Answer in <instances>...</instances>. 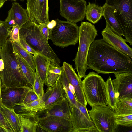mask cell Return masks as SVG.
<instances>
[{
  "instance_id": "5bb4252c",
  "label": "cell",
  "mask_w": 132,
  "mask_h": 132,
  "mask_svg": "<svg viewBox=\"0 0 132 132\" xmlns=\"http://www.w3.org/2000/svg\"><path fill=\"white\" fill-rule=\"evenodd\" d=\"M116 79L112 80L116 98H132V73H114Z\"/></svg>"
},
{
  "instance_id": "7a4b0ae2",
  "label": "cell",
  "mask_w": 132,
  "mask_h": 132,
  "mask_svg": "<svg viewBox=\"0 0 132 132\" xmlns=\"http://www.w3.org/2000/svg\"><path fill=\"white\" fill-rule=\"evenodd\" d=\"M0 58L4 62L3 71L0 72L2 85L7 87H28L31 85L23 74L18 63L16 53L8 38L2 48Z\"/></svg>"
},
{
  "instance_id": "6da1fadb",
  "label": "cell",
  "mask_w": 132,
  "mask_h": 132,
  "mask_svg": "<svg viewBox=\"0 0 132 132\" xmlns=\"http://www.w3.org/2000/svg\"><path fill=\"white\" fill-rule=\"evenodd\" d=\"M88 69L98 74L132 73V59L103 38L94 40L88 54Z\"/></svg>"
},
{
  "instance_id": "8992f818",
  "label": "cell",
  "mask_w": 132,
  "mask_h": 132,
  "mask_svg": "<svg viewBox=\"0 0 132 132\" xmlns=\"http://www.w3.org/2000/svg\"><path fill=\"white\" fill-rule=\"evenodd\" d=\"M55 20L56 25L50 30L48 39L53 44L62 48L75 45L79 40V27L67 21Z\"/></svg>"
},
{
  "instance_id": "cb8c5ba5",
  "label": "cell",
  "mask_w": 132,
  "mask_h": 132,
  "mask_svg": "<svg viewBox=\"0 0 132 132\" xmlns=\"http://www.w3.org/2000/svg\"><path fill=\"white\" fill-rule=\"evenodd\" d=\"M104 7L103 16L107 23L112 29L119 36H123V31L114 15L115 10L112 6L105 3Z\"/></svg>"
},
{
  "instance_id": "8fae6325",
  "label": "cell",
  "mask_w": 132,
  "mask_h": 132,
  "mask_svg": "<svg viewBox=\"0 0 132 132\" xmlns=\"http://www.w3.org/2000/svg\"><path fill=\"white\" fill-rule=\"evenodd\" d=\"M26 9L30 21L40 27L50 22L48 0H27Z\"/></svg>"
},
{
  "instance_id": "ac0fdd59",
  "label": "cell",
  "mask_w": 132,
  "mask_h": 132,
  "mask_svg": "<svg viewBox=\"0 0 132 132\" xmlns=\"http://www.w3.org/2000/svg\"><path fill=\"white\" fill-rule=\"evenodd\" d=\"M36 113L40 118L50 116H55L62 117L70 121L71 120L70 107L67 98L48 109Z\"/></svg>"
},
{
  "instance_id": "e0dca14e",
  "label": "cell",
  "mask_w": 132,
  "mask_h": 132,
  "mask_svg": "<svg viewBox=\"0 0 132 132\" xmlns=\"http://www.w3.org/2000/svg\"><path fill=\"white\" fill-rule=\"evenodd\" d=\"M5 21L11 27L17 25L20 28L30 21L26 9L23 8L16 1L12 4L8 12V15Z\"/></svg>"
},
{
  "instance_id": "4fadbf2b",
  "label": "cell",
  "mask_w": 132,
  "mask_h": 132,
  "mask_svg": "<svg viewBox=\"0 0 132 132\" xmlns=\"http://www.w3.org/2000/svg\"><path fill=\"white\" fill-rule=\"evenodd\" d=\"M31 88L28 87H7L2 85V104L11 109L22 104L27 92Z\"/></svg>"
},
{
  "instance_id": "7dc6e473",
  "label": "cell",
  "mask_w": 132,
  "mask_h": 132,
  "mask_svg": "<svg viewBox=\"0 0 132 132\" xmlns=\"http://www.w3.org/2000/svg\"><path fill=\"white\" fill-rule=\"evenodd\" d=\"M2 22V21L0 20V23Z\"/></svg>"
},
{
  "instance_id": "ab89813d",
  "label": "cell",
  "mask_w": 132,
  "mask_h": 132,
  "mask_svg": "<svg viewBox=\"0 0 132 132\" xmlns=\"http://www.w3.org/2000/svg\"><path fill=\"white\" fill-rule=\"evenodd\" d=\"M56 21L55 20H52L48 23L47 25V27L50 30L53 28L56 25Z\"/></svg>"
},
{
  "instance_id": "7bdbcfd3",
  "label": "cell",
  "mask_w": 132,
  "mask_h": 132,
  "mask_svg": "<svg viewBox=\"0 0 132 132\" xmlns=\"http://www.w3.org/2000/svg\"><path fill=\"white\" fill-rule=\"evenodd\" d=\"M0 132H9L8 131L4 128L0 126Z\"/></svg>"
},
{
  "instance_id": "4316f807",
  "label": "cell",
  "mask_w": 132,
  "mask_h": 132,
  "mask_svg": "<svg viewBox=\"0 0 132 132\" xmlns=\"http://www.w3.org/2000/svg\"><path fill=\"white\" fill-rule=\"evenodd\" d=\"M10 41L12 43L13 50L15 53L19 54L35 71L34 57L32 54L25 50L22 46L19 41L13 42Z\"/></svg>"
},
{
  "instance_id": "83f0119b",
  "label": "cell",
  "mask_w": 132,
  "mask_h": 132,
  "mask_svg": "<svg viewBox=\"0 0 132 132\" xmlns=\"http://www.w3.org/2000/svg\"><path fill=\"white\" fill-rule=\"evenodd\" d=\"M15 53L18 63L23 74L32 86L34 81L35 72L19 54L16 53Z\"/></svg>"
},
{
  "instance_id": "ba28073f",
  "label": "cell",
  "mask_w": 132,
  "mask_h": 132,
  "mask_svg": "<svg viewBox=\"0 0 132 132\" xmlns=\"http://www.w3.org/2000/svg\"><path fill=\"white\" fill-rule=\"evenodd\" d=\"M91 107L89 113L98 131L115 132L117 125L114 111L107 105Z\"/></svg>"
},
{
  "instance_id": "2e32d148",
  "label": "cell",
  "mask_w": 132,
  "mask_h": 132,
  "mask_svg": "<svg viewBox=\"0 0 132 132\" xmlns=\"http://www.w3.org/2000/svg\"><path fill=\"white\" fill-rule=\"evenodd\" d=\"M63 66L68 81L74 88L75 95L77 101L86 106L87 103L84 93L81 79L79 78L72 65L64 62Z\"/></svg>"
},
{
  "instance_id": "b9f144b4",
  "label": "cell",
  "mask_w": 132,
  "mask_h": 132,
  "mask_svg": "<svg viewBox=\"0 0 132 132\" xmlns=\"http://www.w3.org/2000/svg\"><path fill=\"white\" fill-rule=\"evenodd\" d=\"M2 86V82L1 78L0 77V106L2 104V102L1 96V87Z\"/></svg>"
},
{
  "instance_id": "60d3db41",
  "label": "cell",
  "mask_w": 132,
  "mask_h": 132,
  "mask_svg": "<svg viewBox=\"0 0 132 132\" xmlns=\"http://www.w3.org/2000/svg\"><path fill=\"white\" fill-rule=\"evenodd\" d=\"M4 62L3 60L1 58L0 59V72L3 71L4 68Z\"/></svg>"
},
{
  "instance_id": "9a60e30c",
  "label": "cell",
  "mask_w": 132,
  "mask_h": 132,
  "mask_svg": "<svg viewBox=\"0 0 132 132\" xmlns=\"http://www.w3.org/2000/svg\"><path fill=\"white\" fill-rule=\"evenodd\" d=\"M101 34L105 41L132 59V48L126 43L125 39L115 32L107 23Z\"/></svg>"
},
{
  "instance_id": "74e56055",
  "label": "cell",
  "mask_w": 132,
  "mask_h": 132,
  "mask_svg": "<svg viewBox=\"0 0 132 132\" xmlns=\"http://www.w3.org/2000/svg\"><path fill=\"white\" fill-rule=\"evenodd\" d=\"M0 126L5 128L9 132H12L6 120L0 111Z\"/></svg>"
},
{
  "instance_id": "f35d334b",
  "label": "cell",
  "mask_w": 132,
  "mask_h": 132,
  "mask_svg": "<svg viewBox=\"0 0 132 132\" xmlns=\"http://www.w3.org/2000/svg\"><path fill=\"white\" fill-rule=\"evenodd\" d=\"M47 26L40 27L42 33L47 39L48 40V37L50 30L48 28Z\"/></svg>"
},
{
  "instance_id": "484cf974",
  "label": "cell",
  "mask_w": 132,
  "mask_h": 132,
  "mask_svg": "<svg viewBox=\"0 0 132 132\" xmlns=\"http://www.w3.org/2000/svg\"><path fill=\"white\" fill-rule=\"evenodd\" d=\"M114 111L116 116L132 114V98L117 97Z\"/></svg>"
},
{
  "instance_id": "f546056e",
  "label": "cell",
  "mask_w": 132,
  "mask_h": 132,
  "mask_svg": "<svg viewBox=\"0 0 132 132\" xmlns=\"http://www.w3.org/2000/svg\"><path fill=\"white\" fill-rule=\"evenodd\" d=\"M60 79L65 92L66 97L69 102L70 106H77V101L74 94L71 92L69 86L70 82L64 70L60 76Z\"/></svg>"
},
{
  "instance_id": "f1b7e54d",
  "label": "cell",
  "mask_w": 132,
  "mask_h": 132,
  "mask_svg": "<svg viewBox=\"0 0 132 132\" xmlns=\"http://www.w3.org/2000/svg\"><path fill=\"white\" fill-rule=\"evenodd\" d=\"M64 70L63 66H54L51 63L48 68L46 86L49 88L53 86L62 74Z\"/></svg>"
},
{
  "instance_id": "277c9868",
  "label": "cell",
  "mask_w": 132,
  "mask_h": 132,
  "mask_svg": "<svg viewBox=\"0 0 132 132\" xmlns=\"http://www.w3.org/2000/svg\"><path fill=\"white\" fill-rule=\"evenodd\" d=\"M79 28L78 49L73 61L79 78L81 79L86 76V71L88 69L87 62L90 46L98 34L94 25L89 22H82Z\"/></svg>"
},
{
  "instance_id": "e575fe53",
  "label": "cell",
  "mask_w": 132,
  "mask_h": 132,
  "mask_svg": "<svg viewBox=\"0 0 132 132\" xmlns=\"http://www.w3.org/2000/svg\"><path fill=\"white\" fill-rule=\"evenodd\" d=\"M20 27L16 25L10 29L9 36L10 40L13 42H18L20 40Z\"/></svg>"
},
{
  "instance_id": "44dd1931",
  "label": "cell",
  "mask_w": 132,
  "mask_h": 132,
  "mask_svg": "<svg viewBox=\"0 0 132 132\" xmlns=\"http://www.w3.org/2000/svg\"><path fill=\"white\" fill-rule=\"evenodd\" d=\"M52 86L48 88L46 92L37 99L30 103L18 105L14 108L17 114L32 111L42 106L47 100L52 91Z\"/></svg>"
},
{
  "instance_id": "9c48e42d",
  "label": "cell",
  "mask_w": 132,
  "mask_h": 132,
  "mask_svg": "<svg viewBox=\"0 0 132 132\" xmlns=\"http://www.w3.org/2000/svg\"><path fill=\"white\" fill-rule=\"evenodd\" d=\"M73 132H98L91 118L86 106L78 101L77 106H70Z\"/></svg>"
},
{
  "instance_id": "7c38bea8",
  "label": "cell",
  "mask_w": 132,
  "mask_h": 132,
  "mask_svg": "<svg viewBox=\"0 0 132 132\" xmlns=\"http://www.w3.org/2000/svg\"><path fill=\"white\" fill-rule=\"evenodd\" d=\"M38 126L44 132H73L74 130L71 121L55 116L40 118Z\"/></svg>"
},
{
  "instance_id": "7402d4cb",
  "label": "cell",
  "mask_w": 132,
  "mask_h": 132,
  "mask_svg": "<svg viewBox=\"0 0 132 132\" xmlns=\"http://www.w3.org/2000/svg\"><path fill=\"white\" fill-rule=\"evenodd\" d=\"M33 57L35 70L40 79L46 85L51 60L48 58L38 53L34 55Z\"/></svg>"
},
{
  "instance_id": "4dcf8cb0",
  "label": "cell",
  "mask_w": 132,
  "mask_h": 132,
  "mask_svg": "<svg viewBox=\"0 0 132 132\" xmlns=\"http://www.w3.org/2000/svg\"><path fill=\"white\" fill-rule=\"evenodd\" d=\"M105 82L108 98L107 106L114 111L117 98L112 79L110 76H109Z\"/></svg>"
},
{
  "instance_id": "3957f363",
  "label": "cell",
  "mask_w": 132,
  "mask_h": 132,
  "mask_svg": "<svg viewBox=\"0 0 132 132\" xmlns=\"http://www.w3.org/2000/svg\"><path fill=\"white\" fill-rule=\"evenodd\" d=\"M20 35L37 53L49 59L51 64L60 67V60L42 33L40 27L30 21L20 28Z\"/></svg>"
},
{
  "instance_id": "d6a6232c",
  "label": "cell",
  "mask_w": 132,
  "mask_h": 132,
  "mask_svg": "<svg viewBox=\"0 0 132 132\" xmlns=\"http://www.w3.org/2000/svg\"><path fill=\"white\" fill-rule=\"evenodd\" d=\"M43 82L39 76L36 70L34 81L32 86L33 90L38 97L42 96L44 94Z\"/></svg>"
},
{
  "instance_id": "d4e9b609",
  "label": "cell",
  "mask_w": 132,
  "mask_h": 132,
  "mask_svg": "<svg viewBox=\"0 0 132 132\" xmlns=\"http://www.w3.org/2000/svg\"><path fill=\"white\" fill-rule=\"evenodd\" d=\"M104 7V5L101 7L95 3L89 2L86 6V19L94 24L97 23L103 16Z\"/></svg>"
},
{
  "instance_id": "836d02e7",
  "label": "cell",
  "mask_w": 132,
  "mask_h": 132,
  "mask_svg": "<svg viewBox=\"0 0 132 132\" xmlns=\"http://www.w3.org/2000/svg\"><path fill=\"white\" fill-rule=\"evenodd\" d=\"M116 122L118 125L130 127L132 126V114L116 116Z\"/></svg>"
},
{
  "instance_id": "52a82bcc",
  "label": "cell",
  "mask_w": 132,
  "mask_h": 132,
  "mask_svg": "<svg viewBox=\"0 0 132 132\" xmlns=\"http://www.w3.org/2000/svg\"><path fill=\"white\" fill-rule=\"evenodd\" d=\"M105 3L115 9V16L126 42L132 45V0H106Z\"/></svg>"
},
{
  "instance_id": "1f68e13d",
  "label": "cell",
  "mask_w": 132,
  "mask_h": 132,
  "mask_svg": "<svg viewBox=\"0 0 132 132\" xmlns=\"http://www.w3.org/2000/svg\"><path fill=\"white\" fill-rule=\"evenodd\" d=\"M11 27L5 21L0 23V47L2 48L6 42Z\"/></svg>"
},
{
  "instance_id": "ffe728a7",
  "label": "cell",
  "mask_w": 132,
  "mask_h": 132,
  "mask_svg": "<svg viewBox=\"0 0 132 132\" xmlns=\"http://www.w3.org/2000/svg\"><path fill=\"white\" fill-rule=\"evenodd\" d=\"M18 115L21 132H37L40 118L36 112L30 111L23 112Z\"/></svg>"
},
{
  "instance_id": "8d00e7d4",
  "label": "cell",
  "mask_w": 132,
  "mask_h": 132,
  "mask_svg": "<svg viewBox=\"0 0 132 132\" xmlns=\"http://www.w3.org/2000/svg\"><path fill=\"white\" fill-rule=\"evenodd\" d=\"M19 42L22 46L28 52L34 55L37 53L30 46L23 38L20 35Z\"/></svg>"
},
{
  "instance_id": "603a6c76",
  "label": "cell",
  "mask_w": 132,
  "mask_h": 132,
  "mask_svg": "<svg viewBox=\"0 0 132 132\" xmlns=\"http://www.w3.org/2000/svg\"><path fill=\"white\" fill-rule=\"evenodd\" d=\"M0 111L6 120L12 132H21V127L18 114L14 108H8L2 104Z\"/></svg>"
},
{
  "instance_id": "bcb514c9",
  "label": "cell",
  "mask_w": 132,
  "mask_h": 132,
  "mask_svg": "<svg viewBox=\"0 0 132 132\" xmlns=\"http://www.w3.org/2000/svg\"><path fill=\"white\" fill-rule=\"evenodd\" d=\"M2 48L0 47V52L1 51V50Z\"/></svg>"
},
{
  "instance_id": "ee69618b",
  "label": "cell",
  "mask_w": 132,
  "mask_h": 132,
  "mask_svg": "<svg viewBox=\"0 0 132 132\" xmlns=\"http://www.w3.org/2000/svg\"><path fill=\"white\" fill-rule=\"evenodd\" d=\"M5 2L2 0H0V9L2 7Z\"/></svg>"
},
{
  "instance_id": "f6af8a7d",
  "label": "cell",
  "mask_w": 132,
  "mask_h": 132,
  "mask_svg": "<svg viewBox=\"0 0 132 132\" xmlns=\"http://www.w3.org/2000/svg\"><path fill=\"white\" fill-rule=\"evenodd\" d=\"M3 0L5 2L6 1H8V0H11V1H15L16 0ZM20 0L22 1V0Z\"/></svg>"
},
{
  "instance_id": "5b68a950",
  "label": "cell",
  "mask_w": 132,
  "mask_h": 132,
  "mask_svg": "<svg viewBox=\"0 0 132 132\" xmlns=\"http://www.w3.org/2000/svg\"><path fill=\"white\" fill-rule=\"evenodd\" d=\"M97 73L90 72L84 78L82 85L87 103L93 106H107L108 98L106 84Z\"/></svg>"
},
{
  "instance_id": "d6986e66",
  "label": "cell",
  "mask_w": 132,
  "mask_h": 132,
  "mask_svg": "<svg viewBox=\"0 0 132 132\" xmlns=\"http://www.w3.org/2000/svg\"><path fill=\"white\" fill-rule=\"evenodd\" d=\"M60 77L52 86V92L47 100L42 106L33 110L32 111L36 112L48 109L67 98L65 92L60 81Z\"/></svg>"
},
{
  "instance_id": "30bf717a",
  "label": "cell",
  "mask_w": 132,
  "mask_h": 132,
  "mask_svg": "<svg viewBox=\"0 0 132 132\" xmlns=\"http://www.w3.org/2000/svg\"><path fill=\"white\" fill-rule=\"evenodd\" d=\"M60 15L67 21L76 24L86 15L85 0H60Z\"/></svg>"
},
{
  "instance_id": "d590c367",
  "label": "cell",
  "mask_w": 132,
  "mask_h": 132,
  "mask_svg": "<svg viewBox=\"0 0 132 132\" xmlns=\"http://www.w3.org/2000/svg\"><path fill=\"white\" fill-rule=\"evenodd\" d=\"M38 98L32 89L31 88L27 92L22 104L30 103L35 100Z\"/></svg>"
}]
</instances>
